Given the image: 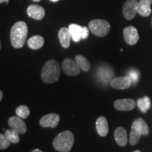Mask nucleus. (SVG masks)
<instances>
[{
  "instance_id": "1",
  "label": "nucleus",
  "mask_w": 152,
  "mask_h": 152,
  "mask_svg": "<svg viewBox=\"0 0 152 152\" xmlns=\"http://www.w3.org/2000/svg\"><path fill=\"white\" fill-rule=\"evenodd\" d=\"M28 34L27 24L23 21H18L11 28L10 31V40L14 48H21L26 43Z\"/></svg>"
},
{
  "instance_id": "2",
  "label": "nucleus",
  "mask_w": 152,
  "mask_h": 152,
  "mask_svg": "<svg viewBox=\"0 0 152 152\" xmlns=\"http://www.w3.org/2000/svg\"><path fill=\"white\" fill-rule=\"evenodd\" d=\"M61 68L56 60L50 59L45 63L41 72V77L44 83L51 84L59 79Z\"/></svg>"
},
{
  "instance_id": "3",
  "label": "nucleus",
  "mask_w": 152,
  "mask_h": 152,
  "mask_svg": "<svg viewBox=\"0 0 152 152\" xmlns=\"http://www.w3.org/2000/svg\"><path fill=\"white\" fill-rule=\"evenodd\" d=\"M149 134V128L146 121L142 118H138L134 120L131 126L129 137V142L131 146H134L140 141L142 135H148Z\"/></svg>"
},
{
  "instance_id": "4",
  "label": "nucleus",
  "mask_w": 152,
  "mask_h": 152,
  "mask_svg": "<svg viewBox=\"0 0 152 152\" xmlns=\"http://www.w3.org/2000/svg\"><path fill=\"white\" fill-rule=\"evenodd\" d=\"M74 135L69 130L63 131L57 135L53 142V147L56 151L60 152H68L73 147Z\"/></svg>"
},
{
  "instance_id": "5",
  "label": "nucleus",
  "mask_w": 152,
  "mask_h": 152,
  "mask_svg": "<svg viewBox=\"0 0 152 152\" xmlns=\"http://www.w3.org/2000/svg\"><path fill=\"white\" fill-rule=\"evenodd\" d=\"M88 26L90 31L98 37H105L109 34L111 29L109 23L103 19H94L91 20Z\"/></svg>"
},
{
  "instance_id": "6",
  "label": "nucleus",
  "mask_w": 152,
  "mask_h": 152,
  "mask_svg": "<svg viewBox=\"0 0 152 152\" xmlns=\"http://www.w3.org/2000/svg\"><path fill=\"white\" fill-rule=\"evenodd\" d=\"M71 33L72 39L75 42H78L81 39H85L89 37V28L77 24H71L68 27Z\"/></svg>"
},
{
  "instance_id": "7",
  "label": "nucleus",
  "mask_w": 152,
  "mask_h": 152,
  "mask_svg": "<svg viewBox=\"0 0 152 152\" xmlns=\"http://www.w3.org/2000/svg\"><path fill=\"white\" fill-rule=\"evenodd\" d=\"M137 0H127L123 7V14L127 20H132L138 13Z\"/></svg>"
},
{
  "instance_id": "8",
  "label": "nucleus",
  "mask_w": 152,
  "mask_h": 152,
  "mask_svg": "<svg viewBox=\"0 0 152 152\" xmlns=\"http://www.w3.org/2000/svg\"><path fill=\"white\" fill-rule=\"evenodd\" d=\"M62 70L66 75L69 76H77L80 73L81 69L76 61L71 58H65L62 62Z\"/></svg>"
},
{
  "instance_id": "9",
  "label": "nucleus",
  "mask_w": 152,
  "mask_h": 152,
  "mask_svg": "<svg viewBox=\"0 0 152 152\" xmlns=\"http://www.w3.org/2000/svg\"><path fill=\"white\" fill-rule=\"evenodd\" d=\"M110 85L115 90H125L130 87L132 85V82L128 75L122 76V77H113L110 82Z\"/></svg>"
},
{
  "instance_id": "10",
  "label": "nucleus",
  "mask_w": 152,
  "mask_h": 152,
  "mask_svg": "<svg viewBox=\"0 0 152 152\" xmlns=\"http://www.w3.org/2000/svg\"><path fill=\"white\" fill-rule=\"evenodd\" d=\"M115 75L113 70L111 67L106 66H101L97 69V77L101 83L107 84L113 78Z\"/></svg>"
},
{
  "instance_id": "11",
  "label": "nucleus",
  "mask_w": 152,
  "mask_h": 152,
  "mask_svg": "<svg viewBox=\"0 0 152 152\" xmlns=\"http://www.w3.org/2000/svg\"><path fill=\"white\" fill-rule=\"evenodd\" d=\"M60 121V116L57 113H49L43 115L41 118L39 124L42 128H54L58 125Z\"/></svg>"
},
{
  "instance_id": "12",
  "label": "nucleus",
  "mask_w": 152,
  "mask_h": 152,
  "mask_svg": "<svg viewBox=\"0 0 152 152\" xmlns=\"http://www.w3.org/2000/svg\"><path fill=\"white\" fill-rule=\"evenodd\" d=\"M123 33L125 41L130 45H134L140 39L137 30L134 26H128L125 28Z\"/></svg>"
},
{
  "instance_id": "13",
  "label": "nucleus",
  "mask_w": 152,
  "mask_h": 152,
  "mask_svg": "<svg viewBox=\"0 0 152 152\" xmlns=\"http://www.w3.org/2000/svg\"><path fill=\"white\" fill-rule=\"evenodd\" d=\"M8 124L11 129L16 131L19 134H24L27 131V125L20 117L11 116L8 121Z\"/></svg>"
},
{
  "instance_id": "14",
  "label": "nucleus",
  "mask_w": 152,
  "mask_h": 152,
  "mask_svg": "<svg viewBox=\"0 0 152 152\" xmlns=\"http://www.w3.org/2000/svg\"><path fill=\"white\" fill-rule=\"evenodd\" d=\"M137 103L132 99H117L114 102V107L115 109L122 111H128L135 108Z\"/></svg>"
},
{
  "instance_id": "15",
  "label": "nucleus",
  "mask_w": 152,
  "mask_h": 152,
  "mask_svg": "<svg viewBox=\"0 0 152 152\" xmlns=\"http://www.w3.org/2000/svg\"><path fill=\"white\" fill-rule=\"evenodd\" d=\"M27 14L30 18L35 20H42L45 15V9L42 7L37 4L30 5L27 9Z\"/></svg>"
},
{
  "instance_id": "16",
  "label": "nucleus",
  "mask_w": 152,
  "mask_h": 152,
  "mask_svg": "<svg viewBox=\"0 0 152 152\" xmlns=\"http://www.w3.org/2000/svg\"><path fill=\"white\" fill-rule=\"evenodd\" d=\"M58 39L60 43L64 48H68L71 44V39H72L71 33L68 28H61L58 33Z\"/></svg>"
},
{
  "instance_id": "17",
  "label": "nucleus",
  "mask_w": 152,
  "mask_h": 152,
  "mask_svg": "<svg viewBox=\"0 0 152 152\" xmlns=\"http://www.w3.org/2000/svg\"><path fill=\"white\" fill-rule=\"evenodd\" d=\"M114 138L119 146H126L128 143V134L126 130L123 127H118L114 132Z\"/></svg>"
},
{
  "instance_id": "18",
  "label": "nucleus",
  "mask_w": 152,
  "mask_h": 152,
  "mask_svg": "<svg viewBox=\"0 0 152 152\" xmlns=\"http://www.w3.org/2000/svg\"><path fill=\"white\" fill-rule=\"evenodd\" d=\"M96 132L101 137H106L109 133V124L105 117H99L96 121Z\"/></svg>"
},
{
  "instance_id": "19",
  "label": "nucleus",
  "mask_w": 152,
  "mask_h": 152,
  "mask_svg": "<svg viewBox=\"0 0 152 152\" xmlns=\"http://www.w3.org/2000/svg\"><path fill=\"white\" fill-rule=\"evenodd\" d=\"M152 0H140L138 4V14L144 17L149 16L151 13Z\"/></svg>"
},
{
  "instance_id": "20",
  "label": "nucleus",
  "mask_w": 152,
  "mask_h": 152,
  "mask_svg": "<svg viewBox=\"0 0 152 152\" xmlns=\"http://www.w3.org/2000/svg\"><path fill=\"white\" fill-rule=\"evenodd\" d=\"M45 39L40 35H34L28 40V45L32 49H39L42 47Z\"/></svg>"
},
{
  "instance_id": "21",
  "label": "nucleus",
  "mask_w": 152,
  "mask_h": 152,
  "mask_svg": "<svg viewBox=\"0 0 152 152\" xmlns=\"http://www.w3.org/2000/svg\"><path fill=\"white\" fill-rule=\"evenodd\" d=\"M75 61L83 71L87 72L90 69L91 66L90 62L85 56H82L80 54L76 55Z\"/></svg>"
},
{
  "instance_id": "22",
  "label": "nucleus",
  "mask_w": 152,
  "mask_h": 152,
  "mask_svg": "<svg viewBox=\"0 0 152 152\" xmlns=\"http://www.w3.org/2000/svg\"><path fill=\"white\" fill-rule=\"evenodd\" d=\"M137 105L142 113H145L151 107V100L148 96H144L142 98L138 99Z\"/></svg>"
},
{
  "instance_id": "23",
  "label": "nucleus",
  "mask_w": 152,
  "mask_h": 152,
  "mask_svg": "<svg viewBox=\"0 0 152 152\" xmlns=\"http://www.w3.org/2000/svg\"><path fill=\"white\" fill-rule=\"evenodd\" d=\"M5 136L8 139L11 143L17 144L20 141V137H19V133L17 132L13 129L11 130H7L5 131Z\"/></svg>"
},
{
  "instance_id": "24",
  "label": "nucleus",
  "mask_w": 152,
  "mask_h": 152,
  "mask_svg": "<svg viewBox=\"0 0 152 152\" xmlns=\"http://www.w3.org/2000/svg\"><path fill=\"white\" fill-rule=\"evenodd\" d=\"M30 110L27 106L20 105L16 109V113L18 116L23 119H26L29 116Z\"/></svg>"
},
{
  "instance_id": "25",
  "label": "nucleus",
  "mask_w": 152,
  "mask_h": 152,
  "mask_svg": "<svg viewBox=\"0 0 152 152\" xmlns=\"http://www.w3.org/2000/svg\"><path fill=\"white\" fill-rule=\"evenodd\" d=\"M127 75L130 77L131 80L132 82V84L136 85L140 79V72L136 69H131L128 72Z\"/></svg>"
},
{
  "instance_id": "26",
  "label": "nucleus",
  "mask_w": 152,
  "mask_h": 152,
  "mask_svg": "<svg viewBox=\"0 0 152 152\" xmlns=\"http://www.w3.org/2000/svg\"><path fill=\"white\" fill-rule=\"evenodd\" d=\"M11 142L9 141L5 134H3L2 133L0 134V149L1 150L6 149L10 146Z\"/></svg>"
},
{
  "instance_id": "27",
  "label": "nucleus",
  "mask_w": 152,
  "mask_h": 152,
  "mask_svg": "<svg viewBox=\"0 0 152 152\" xmlns=\"http://www.w3.org/2000/svg\"><path fill=\"white\" fill-rule=\"evenodd\" d=\"M32 152H43L42 151H41L40 149H33Z\"/></svg>"
},
{
  "instance_id": "28",
  "label": "nucleus",
  "mask_w": 152,
  "mask_h": 152,
  "mask_svg": "<svg viewBox=\"0 0 152 152\" xmlns=\"http://www.w3.org/2000/svg\"><path fill=\"white\" fill-rule=\"evenodd\" d=\"M3 97V92L2 91H0V100L2 99Z\"/></svg>"
},
{
  "instance_id": "29",
  "label": "nucleus",
  "mask_w": 152,
  "mask_h": 152,
  "mask_svg": "<svg viewBox=\"0 0 152 152\" xmlns=\"http://www.w3.org/2000/svg\"><path fill=\"white\" fill-rule=\"evenodd\" d=\"M3 2H7L9 3V0H0V3H3Z\"/></svg>"
},
{
  "instance_id": "30",
  "label": "nucleus",
  "mask_w": 152,
  "mask_h": 152,
  "mask_svg": "<svg viewBox=\"0 0 152 152\" xmlns=\"http://www.w3.org/2000/svg\"><path fill=\"white\" fill-rule=\"evenodd\" d=\"M50 1H54V2H56V1H59V0H50Z\"/></svg>"
},
{
  "instance_id": "31",
  "label": "nucleus",
  "mask_w": 152,
  "mask_h": 152,
  "mask_svg": "<svg viewBox=\"0 0 152 152\" xmlns=\"http://www.w3.org/2000/svg\"><path fill=\"white\" fill-rule=\"evenodd\" d=\"M33 1H36V2H38V1H40V0H33Z\"/></svg>"
},
{
  "instance_id": "32",
  "label": "nucleus",
  "mask_w": 152,
  "mask_h": 152,
  "mask_svg": "<svg viewBox=\"0 0 152 152\" xmlns=\"http://www.w3.org/2000/svg\"><path fill=\"white\" fill-rule=\"evenodd\" d=\"M133 152H141L140 151H139V150H135V151H133Z\"/></svg>"
},
{
  "instance_id": "33",
  "label": "nucleus",
  "mask_w": 152,
  "mask_h": 152,
  "mask_svg": "<svg viewBox=\"0 0 152 152\" xmlns=\"http://www.w3.org/2000/svg\"><path fill=\"white\" fill-rule=\"evenodd\" d=\"M151 22H152V21H151Z\"/></svg>"
}]
</instances>
